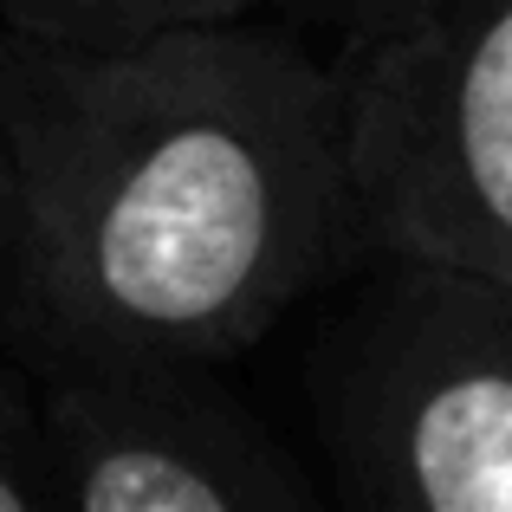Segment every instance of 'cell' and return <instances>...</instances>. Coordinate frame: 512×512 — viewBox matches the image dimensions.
<instances>
[{"label":"cell","mask_w":512,"mask_h":512,"mask_svg":"<svg viewBox=\"0 0 512 512\" xmlns=\"http://www.w3.org/2000/svg\"><path fill=\"white\" fill-rule=\"evenodd\" d=\"M52 500V467H46V435L39 409L26 389L13 350L0 344V512H46Z\"/></svg>","instance_id":"obj_5"},{"label":"cell","mask_w":512,"mask_h":512,"mask_svg":"<svg viewBox=\"0 0 512 512\" xmlns=\"http://www.w3.org/2000/svg\"><path fill=\"white\" fill-rule=\"evenodd\" d=\"M331 65L376 253L512 279V0H396Z\"/></svg>","instance_id":"obj_3"},{"label":"cell","mask_w":512,"mask_h":512,"mask_svg":"<svg viewBox=\"0 0 512 512\" xmlns=\"http://www.w3.org/2000/svg\"><path fill=\"white\" fill-rule=\"evenodd\" d=\"M0 124L33 227L20 338L234 363L376 260L338 65L266 13L117 46L0 26Z\"/></svg>","instance_id":"obj_1"},{"label":"cell","mask_w":512,"mask_h":512,"mask_svg":"<svg viewBox=\"0 0 512 512\" xmlns=\"http://www.w3.org/2000/svg\"><path fill=\"white\" fill-rule=\"evenodd\" d=\"M266 0H91L85 13V46H117V39L169 33V26H214V20H247Z\"/></svg>","instance_id":"obj_7"},{"label":"cell","mask_w":512,"mask_h":512,"mask_svg":"<svg viewBox=\"0 0 512 512\" xmlns=\"http://www.w3.org/2000/svg\"><path fill=\"white\" fill-rule=\"evenodd\" d=\"M52 500L72 512H305L312 474L227 389V363L163 350L13 344Z\"/></svg>","instance_id":"obj_4"},{"label":"cell","mask_w":512,"mask_h":512,"mask_svg":"<svg viewBox=\"0 0 512 512\" xmlns=\"http://www.w3.org/2000/svg\"><path fill=\"white\" fill-rule=\"evenodd\" d=\"M85 13L91 0H0V26L39 39H85Z\"/></svg>","instance_id":"obj_9"},{"label":"cell","mask_w":512,"mask_h":512,"mask_svg":"<svg viewBox=\"0 0 512 512\" xmlns=\"http://www.w3.org/2000/svg\"><path fill=\"white\" fill-rule=\"evenodd\" d=\"M396 7V0H266V20L292 26V33H305L318 52H331V59H344L350 46H357L363 33H370L383 13Z\"/></svg>","instance_id":"obj_8"},{"label":"cell","mask_w":512,"mask_h":512,"mask_svg":"<svg viewBox=\"0 0 512 512\" xmlns=\"http://www.w3.org/2000/svg\"><path fill=\"white\" fill-rule=\"evenodd\" d=\"M312 422L370 512H512V279L376 253L318 325Z\"/></svg>","instance_id":"obj_2"},{"label":"cell","mask_w":512,"mask_h":512,"mask_svg":"<svg viewBox=\"0 0 512 512\" xmlns=\"http://www.w3.org/2000/svg\"><path fill=\"white\" fill-rule=\"evenodd\" d=\"M33 318V227H26V195L13 169V143L0 124V344L20 338Z\"/></svg>","instance_id":"obj_6"}]
</instances>
